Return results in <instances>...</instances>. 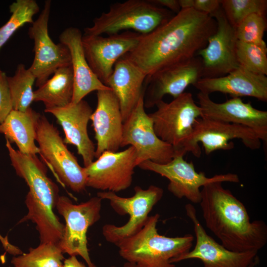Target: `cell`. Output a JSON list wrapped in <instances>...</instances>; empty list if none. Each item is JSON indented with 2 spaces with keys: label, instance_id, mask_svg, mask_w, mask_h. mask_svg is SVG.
<instances>
[{
  "label": "cell",
  "instance_id": "obj_1",
  "mask_svg": "<svg viewBox=\"0 0 267 267\" xmlns=\"http://www.w3.org/2000/svg\"><path fill=\"white\" fill-rule=\"evenodd\" d=\"M216 29L211 15L181 9L152 32L142 35L135 48L125 55L149 77L196 57Z\"/></svg>",
  "mask_w": 267,
  "mask_h": 267
},
{
  "label": "cell",
  "instance_id": "obj_2",
  "mask_svg": "<svg viewBox=\"0 0 267 267\" xmlns=\"http://www.w3.org/2000/svg\"><path fill=\"white\" fill-rule=\"evenodd\" d=\"M222 183H210L201 190L199 203L206 227L230 251H259L267 242L266 224L251 221L244 205Z\"/></svg>",
  "mask_w": 267,
  "mask_h": 267
},
{
  "label": "cell",
  "instance_id": "obj_3",
  "mask_svg": "<svg viewBox=\"0 0 267 267\" xmlns=\"http://www.w3.org/2000/svg\"><path fill=\"white\" fill-rule=\"evenodd\" d=\"M5 145L16 174L29 189L25 199L28 213L19 223L31 221L36 224L41 243L58 244L64 228L53 211L59 197L58 187L48 177L46 167L36 155L15 150L7 139Z\"/></svg>",
  "mask_w": 267,
  "mask_h": 267
},
{
  "label": "cell",
  "instance_id": "obj_4",
  "mask_svg": "<svg viewBox=\"0 0 267 267\" xmlns=\"http://www.w3.org/2000/svg\"><path fill=\"white\" fill-rule=\"evenodd\" d=\"M159 218L158 214L149 216L140 230L116 245L126 262L138 267H176L174 263L191 250L192 234L169 237L159 234Z\"/></svg>",
  "mask_w": 267,
  "mask_h": 267
},
{
  "label": "cell",
  "instance_id": "obj_5",
  "mask_svg": "<svg viewBox=\"0 0 267 267\" xmlns=\"http://www.w3.org/2000/svg\"><path fill=\"white\" fill-rule=\"evenodd\" d=\"M174 15L172 11L156 5L150 0H128L112 4L84 29L85 35H109L126 30L148 34L167 22Z\"/></svg>",
  "mask_w": 267,
  "mask_h": 267
},
{
  "label": "cell",
  "instance_id": "obj_6",
  "mask_svg": "<svg viewBox=\"0 0 267 267\" xmlns=\"http://www.w3.org/2000/svg\"><path fill=\"white\" fill-rule=\"evenodd\" d=\"M155 106L157 110L148 115L156 135L177 151L185 154L184 148L192 135L194 123L201 116L200 107L188 92L169 103L162 100Z\"/></svg>",
  "mask_w": 267,
  "mask_h": 267
},
{
  "label": "cell",
  "instance_id": "obj_7",
  "mask_svg": "<svg viewBox=\"0 0 267 267\" xmlns=\"http://www.w3.org/2000/svg\"><path fill=\"white\" fill-rule=\"evenodd\" d=\"M40 154L61 183L76 193L86 190L84 167L68 149L58 129L45 116L40 114L36 124V138Z\"/></svg>",
  "mask_w": 267,
  "mask_h": 267
},
{
  "label": "cell",
  "instance_id": "obj_8",
  "mask_svg": "<svg viewBox=\"0 0 267 267\" xmlns=\"http://www.w3.org/2000/svg\"><path fill=\"white\" fill-rule=\"evenodd\" d=\"M134 190V194L130 197H121L109 191L97 193V196L102 200H108L112 209L118 214L129 216L128 222L123 225L118 226L106 224L102 227V234L105 239L115 245L142 228L148 214L162 199L164 193L162 188L154 185H151L146 189L136 186Z\"/></svg>",
  "mask_w": 267,
  "mask_h": 267
},
{
  "label": "cell",
  "instance_id": "obj_9",
  "mask_svg": "<svg viewBox=\"0 0 267 267\" xmlns=\"http://www.w3.org/2000/svg\"><path fill=\"white\" fill-rule=\"evenodd\" d=\"M102 199L93 197L86 202L75 204L67 197L59 196L56 208L65 221L62 236L57 245L63 253L80 256L89 267H95L91 262L87 246L88 228L100 218Z\"/></svg>",
  "mask_w": 267,
  "mask_h": 267
},
{
  "label": "cell",
  "instance_id": "obj_10",
  "mask_svg": "<svg viewBox=\"0 0 267 267\" xmlns=\"http://www.w3.org/2000/svg\"><path fill=\"white\" fill-rule=\"evenodd\" d=\"M185 154L178 152L173 159L165 164L145 161L138 165L141 169L151 171L167 178L168 190L177 198H185L194 203L201 200L200 188L214 182L237 183L239 178L233 173L216 175L207 177L203 172H197L193 163L183 159Z\"/></svg>",
  "mask_w": 267,
  "mask_h": 267
},
{
  "label": "cell",
  "instance_id": "obj_11",
  "mask_svg": "<svg viewBox=\"0 0 267 267\" xmlns=\"http://www.w3.org/2000/svg\"><path fill=\"white\" fill-rule=\"evenodd\" d=\"M143 97L124 122L121 147L130 145L135 148L136 166L145 161L165 164L179 152L156 135L152 120L145 111Z\"/></svg>",
  "mask_w": 267,
  "mask_h": 267
},
{
  "label": "cell",
  "instance_id": "obj_12",
  "mask_svg": "<svg viewBox=\"0 0 267 267\" xmlns=\"http://www.w3.org/2000/svg\"><path fill=\"white\" fill-rule=\"evenodd\" d=\"M233 139H239L247 148L259 149L261 140L251 129L238 124L199 118L195 121L192 135L184 151L199 158L202 144L205 153L209 155L219 150H228L234 148Z\"/></svg>",
  "mask_w": 267,
  "mask_h": 267
},
{
  "label": "cell",
  "instance_id": "obj_13",
  "mask_svg": "<svg viewBox=\"0 0 267 267\" xmlns=\"http://www.w3.org/2000/svg\"><path fill=\"white\" fill-rule=\"evenodd\" d=\"M51 0L44 2V7L37 19L28 30V35L34 42V58L28 68L36 77V86L40 87L58 68L71 65V56L67 46L55 44L48 31Z\"/></svg>",
  "mask_w": 267,
  "mask_h": 267
},
{
  "label": "cell",
  "instance_id": "obj_14",
  "mask_svg": "<svg viewBox=\"0 0 267 267\" xmlns=\"http://www.w3.org/2000/svg\"><path fill=\"white\" fill-rule=\"evenodd\" d=\"M185 208L193 223L196 243L194 249L179 258L176 263L197 259L202 262L203 267H256L258 265V251L238 252L225 248L207 234L192 205L187 204Z\"/></svg>",
  "mask_w": 267,
  "mask_h": 267
},
{
  "label": "cell",
  "instance_id": "obj_15",
  "mask_svg": "<svg viewBox=\"0 0 267 267\" xmlns=\"http://www.w3.org/2000/svg\"><path fill=\"white\" fill-rule=\"evenodd\" d=\"M141 35L130 31L108 37L83 35L82 43L87 62L104 85H107L116 62L135 48Z\"/></svg>",
  "mask_w": 267,
  "mask_h": 267
},
{
  "label": "cell",
  "instance_id": "obj_16",
  "mask_svg": "<svg viewBox=\"0 0 267 267\" xmlns=\"http://www.w3.org/2000/svg\"><path fill=\"white\" fill-rule=\"evenodd\" d=\"M212 16L216 21V31L209 38L206 45L197 53L202 60V78L222 77L239 67L236 55V28L229 23L221 6Z\"/></svg>",
  "mask_w": 267,
  "mask_h": 267
},
{
  "label": "cell",
  "instance_id": "obj_17",
  "mask_svg": "<svg viewBox=\"0 0 267 267\" xmlns=\"http://www.w3.org/2000/svg\"><path fill=\"white\" fill-rule=\"evenodd\" d=\"M136 157L132 146L121 151H104L96 160L84 167L87 186L115 193L127 189L133 181Z\"/></svg>",
  "mask_w": 267,
  "mask_h": 267
},
{
  "label": "cell",
  "instance_id": "obj_18",
  "mask_svg": "<svg viewBox=\"0 0 267 267\" xmlns=\"http://www.w3.org/2000/svg\"><path fill=\"white\" fill-rule=\"evenodd\" d=\"M201 118L241 125L253 130L264 146L267 144V111L254 108L240 97H232L223 103L213 101L209 94H197Z\"/></svg>",
  "mask_w": 267,
  "mask_h": 267
},
{
  "label": "cell",
  "instance_id": "obj_19",
  "mask_svg": "<svg viewBox=\"0 0 267 267\" xmlns=\"http://www.w3.org/2000/svg\"><path fill=\"white\" fill-rule=\"evenodd\" d=\"M203 66L200 57L173 66L146 77L144 82V107L151 108L167 94L177 98L190 85L194 86L202 77Z\"/></svg>",
  "mask_w": 267,
  "mask_h": 267
},
{
  "label": "cell",
  "instance_id": "obj_20",
  "mask_svg": "<svg viewBox=\"0 0 267 267\" xmlns=\"http://www.w3.org/2000/svg\"><path fill=\"white\" fill-rule=\"evenodd\" d=\"M96 95V107L90 120L95 133L97 158L105 151H118L124 122L119 100L111 89L98 90Z\"/></svg>",
  "mask_w": 267,
  "mask_h": 267
},
{
  "label": "cell",
  "instance_id": "obj_21",
  "mask_svg": "<svg viewBox=\"0 0 267 267\" xmlns=\"http://www.w3.org/2000/svg\"><path fill=\"white\" fill-rule=\"evenodd\" d=\"M44 112L56 118L64 132V142L76 147L84 167L90 164L95 157V147L88 133V124L93 112L89 103L83 99L63 107L45 109Z\"/></svg>",
  "mask_w": 267,
  "mask_h": 267
},
{
  "label": "cell",
  "instance_id": "obj_22",
  "mask_svg": "<svg viewBox=\"0 0 267 267\" xmlns=\"http://www.w3.org/2000/svg\"><path fill=\"white\" fill-rule=\"evenodd\" d=\"M193 86L209 95L220 92L232 97L248 96L267 101V76L253 73L240 66L222 77L201 78Z\"/></svg>",
  "mask_w": 267,
  "mask_h": 267
},
{
  "label": "cell",
  "instance_id": "obj_23",
  "mask_svg": "<svg viewBox=\"0 0 267 267\" xmlns=\"http://www.w3.org/2000/svg\"><path fill=\"white\" fill-rule=\"evenodd\" d=\"M146 75L125 55L115 64L107 86L117 96L123 122L144 95Z\"/></svg>",
  "mask_w": 267,
  "mask_h": 267
},
{
  "label": "cell",
  "instance_id": "obj_24",
  "mask_svg": "<svg viewBox=\"0 0 267 267\" xmlns=\"http://www.w3.org/2000/svg\"><path fill=\"white\" fill-rule=\"evenodd\" d=\"M83 35L75 27L65 29L60 35V43L66 45L71 56V65L74 80L71 102L77 103L93 91L108 89L90 69L86 58L82 43Z\"/></svg>",
  "mask_w": 267,
  "mask_h": 267
},
{
  "label": "cell",
  "instance_id": "obj_25",
  "mask_svg": "<svg viewBox=\"0 0 267 267\" xmlns=\"http://www.w3.org/2000/svg\"><path fill=\"white\" fill-rule=\"evenodd\" d=\"M40 114L31 107L25 111L12 109L0 124V133L10 143H15L21 153L30 155L40 154L35 141L36 124Z\"/></svg>",
  "mask_w": 267,
  "mask_h": 267
},
{
  "label": "cell",
  "instance_id": "obj_26",
  "mask_svg": "<svg viewBox=\"0 0 267 267\" xmlns=\"http://www.w3.org/2000/svg\"><path fill=\"white\" fill-rule=\"evenodd\" d=\"M74 80L71 65L60 67L34 91V101H42L45 109L65 106L72 101Z\"/></svg>",
  "mask_w": 267,
  "mask_h": 267
},
{
  "label": "cell",
  "instance_id": "obj_27",
  "mask_svg": "<svg viewBox=\"0 0 267 267\" xmlns=\"http://www.w3.org/2000/svg\"><path fill=\"white\" fill-rule=\"evenodd\" d=\"M64 260L63 253L57 244L44 242L13 257L11 263L14 267H63Z\"/></svg>",
  "mask_w": 267,
  "mask_h": 267
},
{
  "label": "cell",
  "instance_id": "obj_28",
  "mask_svg": "<svg viewBox=\"0 0 267 267\" xmlns=\"http://www.w3.org/2000/svg\"><path fill=\"white\" fill-rule=\"evenodd\" d=\"M7 81L12 99L13 109L25 111L34 101L33 86L36 77L23 64L18 65L13 76Z\"/></svg>",
  "mask_w": 267,
  "mask_h": 267
},
{
  "label": "cell",
  "instance_id": "obj_29",
  "mask_svg": "<svg viewBox=\"0 0 267 267\" xmlns=\"http://www.w3.org/2000/svg\"><path fill=\"white\" fill-rule=\"evenodd\" d=\"M9 19L0 28V48L19 28L34 22L33 18L40 7L35 0H17L9 6Z\"/></svg>",
  "mask_w": 267,
  "mask_h": 267
},
{
  "label": "cell",
  "instance_id": "obj_30",
  "mask_svg": "<svg viewBox=\"0 0 267 267\" xmlns=\"http://www.w3.org/2000/svg\"><path fill=\"white\" fill-rule=\"evenodd\" d=\"M236 55L239 66L253 73L267 76L266 44H256L238 41Z\"/></svg>",
  "mask_w": 267,
  "mask_h": 267
},
{
  "label": "cell",
  "instance_id": "obj_31",
  "mask_svg": "<svg viewBox=\"0 0 267 267\" xmlns=\"http://www.w3.org/2000/svg\"><path fill=\"white\" fill-rule=\"evenodd\" d=\"M221 8L229 23L236 28L252 14L266 15V0H221Z\"/></svg>",
  "mask_w": 267,
  "mask_h": 267
},
{
  "label": "cell",
  "instance_id": "obj_32",
  "mask_svg": "<svg viewBox=\"0 0 267 267\" xmlns=\"http://www.w3.org/2000/svg\"><path fill=\"white\" fill-rule=\"evenodd\" d=\"M266 15L252 14L245 18L236 28L237 40L256 44H266L263 39L267 29Z\"/></svg>",
  "mask_w": 267,
  "mask_h": 267
},
{
  "label": "cell",
  "instance_id": "obj_33",
  "mask_svg": "<svg viewBox=\"0 0 267 267\" xmlns=\"http://www.w3.org/2000/svg\"><path fill=\"white\" fill-rule=\"evenodd\" d=\"M181 9L192 8L212 16L221 8V0H178Z\"/></svg>",
  "mask_w": 267,
  "mask_h": 267
},
{
  "label": "cell",
  "instance_id": "obj_34",
  "mask_svg": "<svg viewBox=\"0 0 267 267\" xmlns=\"http://www.w3.org/2000/svg\"><path fill=\"white\" fill-rule=\"evenodd\" d=\"M13 109L12 99L5 73L0 70V124Z\"/></svg>",
  "mask_w": 267,
  "mask_h": 267
},
{
  "label": "cell",
  "instance_id": "obj_35",
  "mask_svg": "<svg viewBox=\"0 0 267 267\" xmlns=\"http://www.w3.org/2000/svg\"><path fill=\"white\" fill-rule=\"evenodd\" d=\"M154 4L163 7H166L167 9L175 13H178L181 8L178 0H150Z\"/></svg>",
  "mask_w": 267,
  "mask_h": 267
},
{
  "label": "cell",
  "instance_id": "obj_36",
  "mask_svg": "<svg viewBox=\"0 0 267 267\" xmlns=\"http://www.w3.org/2000/svg\"><path fill=\"white\" fill-rule=\"evenodd\" d=\"M63 267H89L84 263L80 262L76 256H70L63 261Z\"/></svg>",
  "mask_w": 267,
  "mask_h": 267
},
{
  "label": "cell",
  "instance_id": "obj_37",
  "mask_svg": "<svg viewBox=\"0 0 267 267\" xmlns=\"http://www.w3.org/2000/svg\"><path fill=\"white\" fill-rule=\"evenodd\" d=\"M0 241L2 244L4 248L7 252L12 255H15L17 253L18 248L10 244L7 238L3 237L0 234Z\"/></svg>",
  "mask_w": 267,
  "mask_h": 267
},
{
  "label": "cell",
  "instance_id": "obj_38",
  "mask_svg": "<svg viewBox=\"0 0 267 267\" xmlns=\"http://www.w3.org/2000/svg\"><path fill=\"white\" fill-rule=\"evenodd\" d=\"M110 267H138L137 265L134 263L126 262L122 267H117L116 266H112Z\"/></svg>",
  "mask_w": 267,
  "mask_h": 267
}]
</instances>
